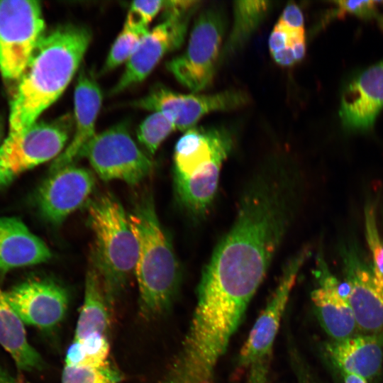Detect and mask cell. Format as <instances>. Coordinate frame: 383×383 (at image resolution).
Listing matches in <instances>:
<instances>
[{
  "instance_id": "cell-1",
  "label": "cell",
  "mask_w": 383,
  "mask_h": 383,
  "mask_svg": "<svg viewBox=\"0 0 383 383\" xmlns=\"http://www.w3.org/2000/svg\"><path fill=\"white\" fill-rule=\"evenodd\" d=\"M91 38L89 29L70 23L44 33L18 80L8 135L24 131L61 96L79 67Z\"/></svg>"
},
{
  "instance_id": "cell-2",
  "label": "cell",
  "mask_w": 383,
  "mask_h": 383,
  "mask_svg": "<svg viewBox=\"0 0 383 383\" xmlns=\"http://www.w3.org/2000/svg\"><path fill=\"white\" fill-rule=\"evenodd\" d=\"M129 220L138 243L135 274L141 309L148 316L158 315L176 296L180 279L177 260L150 196L137 204Z\"/></svg>"
},
{
  "instance_id": "cell-3",
  "label": "cell",
  "mask_w": 383,
  "mask_h": 383,
  "mask_svg": "<svg viewBox=\"0 0 383 383\" xmlns=\"http://www.w3.org/2000/svg\"><path fill=\"white\" fill-rule=\"evenodd\" d=\"M233 144L228 131L192 128L178 140L174 153L179 198L196 216L205 214L217 192L220 172Z\"/></svg>"
},
{
  "instance_id": "cell-4",
  "label": "cell",
  "mask_w": 383,
  "mask_h": 383,
  "mask_svg": "<svg viewBox=\"0 0 383 383\" xmlns=\"http://www.w3.org/2000/svg\"><path fill=\"white\" fill-rule=\"evenodd\" d=\"M87 211L95 243L92 263L111 303L135 273L138 243L129 216L112 194L91 200Z\"/></svg>"
},
{
  "instance_id": "cell-5",
  "label": "cell",
  "mask_w": 383,
  "mask_h": 383,
  "mask_svg": "<svg viewBox=\"0 0 383 383\" xmlns=\"http://www.w3.org/2000/svg\"><path fill=\"white\" fill-rule=\"evenodd\" d=\"M226 21L218 6L204 9L196 18L184 52L167 64V69L184 87L193 93L205 89L212 82Z\"/></svg>"
},
{
  "instance_id": "cell-6",
  "label": "cell",
  "mask_w": 383,
  "mask_h": 383,
  "mask_svg": "<svg viewBox=\"0 0 383 383\" xmlns=\"http://www.w3.org/2000/svg\"><path fill=\"white\" fill-rule=\"evenodd\" d=\"M70 115L55 121H36L16 135H8L0 146V187L21 173L57 157L74 131Z\"/></svg>"
},
{
  "instance_id": "cell-7",
  "label": "cell",
  "mask_w": 383,
  "mask_h": 383,
  "mask_svg": "<svg viewBox=\"0 0 383 383\" xmlns=\"http://www.w3.org/2000/svg\"><path fill=\"white\" fill-rule=\"evenodd\" d=\"M197 1H165L162 21L143 36L111 91L116 94L144 80L167 52L182 44Z\"/></svg>"
},
{
  "instance_id": "cell-8",
  "label": "cell",
  "mask_w": 383,
  "mask_h": 383,
  "mask_svg": "<svg viewBox=\"0 0 383 383\" xmlns=\"http://www.w3.org/2000/svg\"><path fill=\"white\" fill-rule=\"evenodd\" d=\"M41 5L35 0H0V71L18 81L44 35Z\"/></svg>"
},
{
  "instance_id": "cell-9",
  "label": "cell",
  "mask_w": 383,
  "mask_h": 383,
  "mask_svg": "<svg viewBox=\"0 0 383 383\" xmlns=\"http://www.w3.org/2000/svg\"><path fill=\"white\" fill-rule=\"evenodd\" d=\"M79 157H85L102 180L118 179L130 185L143 181L153 166L124 124L96 133L84 146Z\"/></svg>"
},
{
  "instance_id": "cell-10",
  "label": "cell",
  "mask_w": 383,
  "mask_h": 383,
  "mask_svg": "<svg viewBox=\"0 0 383 383\" xmlns=\"http://www.w3.org/2000/svg\"><path fill=\"white\" fill-rule=\"evenodd\" d=\"M311 249L304 247L284 267L281 278L264 309L255 321L238 357L240 370L249 369L260 360L271 357L274 342L298 274Z\"/></svg>"
},
{
  "instance_id": "cell-11",
  "label": "cell",
  "mask_w": 383,
  "mask_h": 383,
  "mask_svg": "<svg viewBox=\"0 0 383 383\" xmlns=\"http://www.w3.org/2000/svg\"><path fill=\"white\" fill-rule=\"evenodd\" d=\"M248 101V95L240 90L230 89L211 94H180L157 86L132 104L152 112L166 113L172 119L176 129L185 132L208 113L240 108Z\"/></svg>"
},
{
  "instance_id": "cell-12",
  "label": "cell",
  "mask_w": 383,
  "mask_h": 383,
  "mask_svg": "<svg viewBox=\"0 0 383 383\" xmlns=\"http://www.w3.org/2000/svg\"><path fill=\"white\" fill-rule=\"evenodd\" d=\"M340 255L357 330L363 334L383 333V295L373 282L371 266L355 244L343 245Z\"/></svg>"
},
{
  "instance_id": "cell-13",
  "label": "cell",
  "mask_w": 383,
  "mask_h": 383,
  "mask_svg": "<svg viewBox=\"0 0 383 383\" xmlns=\"http://www.w3.org/2000/svg\"><path fill=\"white\" fill-rule=\"evenodd\" d=\"M5 294L23 323L42 330H50L57 326L68 308L67 289L50 279H28Z\"/></svg>"
},
{
  "instance_id": "cell-14",
  "label": "cell",
  "mask_w": 383,
  "mask_h": 383,
  "mask_svg": "<svg viewBox=\"0 0 383 383\" xmlns=\"http://www.w3.org/2000/svg\"><path fill=\"white\" fill-rule=\"evenodd\" d=\"M95 183L93 172L85 167L70 165L50 171L37 196L43 216L52 224H60L87 201Z\"/></svg>"
},
{
  "instance_id": "cell-15",
  "label": "cell",
  "mask_w": 383,
  "mask_h": 383,
  "mask_svg": "<svg viewBox=\"0 0 383 383\" xmlns=\"http://www.w3.org/2000/svg\"><path fill=\"white\" fill-rule=\"evenodd\" d=\"M383 107V60L353 75L340 96V117L345 129H371Z\"/></svg>"
},
{
  "instance_id": "cell-16",
  "label": "cell",
  "mask_w": 383,
  "mask_h": 383,
  "mask_svg": "<svg viewBox=\"0 0 383 383\" xmlns=\"http://www.w3.org/2000/svg\"><path fill=\"white\" fill-rule=\"evenodd\" d=\"M318 286L311 294L320 323L333 341L355 335L357 323L348 300L342 296L344 284L331 273L321 253L316 258Z\"/></svg>"
},
{
  "instance_id": "cell-17",
  "label": "cell",
  "mask_w": 383,
  "mask_h": 383,
  "mask_svg": "<svg viewBox=\"0 0 383 383\" xmlns=\"http://www.w3.org/2000/svg\"><path fill=\"white\" fill-rule=\"evenodd\" d=\"M101 101V91L94 75L82 69L74 92V129L72 138L54 161L50 171L72 165L79 158L84 146L96 135V121Z\"/></svg>"
},
{
  "instance_id": "cell-18",
  "label": "cell",
  "mask_w": 383,
  "mask_h": 383,
  "mask_svg": "<svg viewBox=\"0 0 383 383\" xmlns=\"http://www.w3.org/2000/svg\"><path fill=\"white\" fill-rule=\"evenodd\" d=\"M326 352L340 370L367 379L376 377L383 362V333L355 335L340 341H331Z\"/></svg>"
},
{
  "instance_id": "cell-19",
  "label": "cell",
  "mask_w": 383,
  "mask_h": 383,
  "mask_svg": "<svg viewBox=\"0 0 383 383\" xmlns=\"http://www.w3.org/2000/svg\"><path fill=\"white\" fill-rule=\"evenodd\" d=\"M47 245L19 219L0 218V274L49 260Z\"/></svg>"
},
{
  "instance_id": "cell-20",
  "label": "cell",
  "mask_w": 383,
  "mask_h": 383,
  "mask_svg": "<svg viewBox=\"0 0 383 383\" xmlns=\"http://www.w3.org/2000/svg\"><path fill=\"white\" fill-rule=\"evenodd\" d=\"M0 345L10 354L19 370L30 372L42 369V357L29 343L24 323L10 306L1 288Z\"/></svg>"
},
{
  "instance_id": "cell-21",
  "label": "cell",
  "mask_w": 383,
  "mask_h": 383,
  "mask_svg": "<svg viewBox=\"0 0 383 383\" xmlns=\"http://www.w3.org/2000/svg\"><path fill=\"white\" fill-rule=\"evenodd\" d=\"M100 277L93 263L87 273L84 301L77 321L74 340L104 334L110 324L109 306Z\"/></svg>"
},
{
  "instance_id": "cell-22",
  "label": "cell",
  "mask_w": 383,
  "mask_h": 383,
  "mask_svg": "<svg viewBox=\"0 0 383 383\" xmlns=\"http://www.w3.org/2000/svg\"><path fill=\"white\" fill-rule=\"evenodd\" d=\"M270 9L266 1H238L233 5V21L221 57H228L245 45Z\"/></svg>"
},
{
  "instance_id": "cell-23",
  "label": "cell",
  "mask_w": 383,
  "mask_h": 383,
  "mask_svg": "<svg viewBox=\"0 0 383 383\" xmlns=\"http://www.w3.org/2000/svg\"><path fill=\"white\" fill-rule=\"evenodd\" d=\"M148 30V26L129 11L123 28L108 54L101 73L110 72L126 62Z\"/></svg>"
},
{
  "instance_id": "cell-24",
  "label": "cell",
  "mask_w": 383,
  "mask_h": 383,
  "mask_svg": "<svg viewBox=\"0 0 383 383\" xmlns=\"http://www.w3.org/2000/svg\"><path fill=\"white\" fill-rule=\"evenodd\" d=\"M109 342L104 334L96 333L73 340L65 355V365L97 368L109 363Z\"/></svg>"
},
{
  "instance_id": "cell-25",
  "label": "cell",
  "mask_w": 383,
  "mask_h": 383,
  "mask_svg": "<svg viewBox=\"0 0 383 383\" xmlns=\"http://www.w3.org/2000/svg\"><path fill=\"white\" fill-rule=\"evenodd\" d=\"M364 218L365 238L372 255V280L383 294V238L377 227L375 205L372 201L365 205Z\"/></svg>"
},
{
  "instance_id": "cell-26",
  "label": "cell",
  "mask_w": 383,
  "mask_h": 383,
  "mask_svg": "<svg viewBox=\"0 0 383 383\" xmlns=\"http://www.w3.org/2000/svg\"><path fill=\"white\" fill-rule=\"evenodd\" d=\"M170 116L162 112H152L139 125L137 138L150 155H154L165 138L175 130Z\"/></svg>"
},
{
  "instance_id": "cell-27",
  "label": "cell",
  "mask_w": 383,
  "mask_h": 383,
  "mask_svg": "<svg viewBox=\"0 0 383 383\" xmlns=\"http://www.w3.org/2000/svg\"><path fill=\"white\" fill-rule=\"evenodd\" d=\"M121 374L109 363L91 368L65 365L61 383H118Z\"/></svg>"
},
{
  "instance_id": "cell-28",
  "label": "cell",
  "mask_w": 383,
  "mask_h": 383,
  "mask_svg": "<svg viewBox=\"0 0 383 383\" xmlns=\"http://www.w3.org/2000/svg\"><path fill=\"white\" fill-rule=\"evenodd\" d=\"M377 1H334L335 8L332 16L340 18L346 15H354L365 20L377 19L381 16Z\"/></svg>"
},
{
  "instance_id": "cell-29",
  "label": "cell",
  "mask_w": 383,
  "mask_h": 383,
  "mask_svg": "<svg viewBox=\"0 0 383 383\" xmlns=\"http://www.w3.org/2000/svg\"><path fill=\"white\" fill-rule=\"evenodd\" d=\"M276 24L287 33L289 43L295 39L305 38L302 11L293 2L286 6Z\"/></svg>"
},
{
  "instance_id": "cell-30",
  "label": "cell",
  "mask_w": 383,
  "mask_h": 383,
  "mask_svg": "<svg viewBox=\"0 0 383 383\" xmlns=\"http://www.w3.org/2000/svg\"><path fill=\"white\" fill-rule=\"evenodd\" d=\"M165 1H135L130 5L129 11L148 26L157 13L164 9Z\"/></svg>"
},
{
  "instance_id": "cell-31",
  "label": "cell",
  "mask_w": 383,
  "mask_h": 383,
  "mask_svg": "<svg viewBox=\"0 0 383 383\" xmlns=\"http://www.w3.org/2000/svg\"><path fill=\"white\" fill-rule=\"evenodd\" d=\"M270 357L260 360L250 366L247 383H267Z\"/></svg>"
},
{
  "instance_id": "cell-32",
  "label": "cell",
  "mask_w": 383,
  "mask_h": 383,
  "mask_svg": "<svg viewBox=\"0 0 383 383\" xmlns=\"http://www.w3.org/2000/svg\"><path fill=\"white\" fill-rule=\"evenodd\" d=\"M289 45L287 33L276 24L269 38V48L271 55L283 50Z\"/></svg>"
},
{
  "instance_id": "cell-33",
  "label": "cell",
  "mask_w": 383,
  "mask_h": 383,
  "mask_svg": "<svg viewBox=\"0 0 383 383\" xmlns=\"http://www.w3.org/2000/svg\"><path fill=\"white\" fill-rule=\"evenodd\" d=\"M275 62L283 67H289L296 62L293 51L289 45L272 54Z\"/></svg>"
},
{
  "instance_id": "cell-34",
  "label": "cell",
  "mask_w": 383,
  "mask_h": 383,
  "mask_svg": "<svg viewBox=\"0 0 383 383\" xmlns=\"http://www.w3.org/2000/svg\"><path fill=\"white\" fill-rule=\"evenodd\" d=\"M294 55L296 62L301 60L306 52L305 38H301L291 41L289 43Z\"/></svg>"
},
{
  "instance_id": "cell-35",
  "label": "cell",
  "mask_w": 383,
  "mask_h": 383,
  "mask_svg": "<svg viewBox=\"0 0 383 383\" xmlns=\"http://www.w3.org/2000/svg\"><path fill=\"white\" fill-rule=\"evenodd\" d=\"M344 383H368L367 380L356 374L340 370Z\"/></svg>"
},
{
  "instance_id": "cell-36",
  "label": "cell",
  "mask_w": 383,
  "mask_h": 383,
  "mask_svg": "<svg viewBox=\"0 0 383 383\" xmlns=\"http://www.w3.org/2000/svg\"><path fill=\"white\" fill-rule=\"evenodd\" d=\"M0 383H19L12 375L0 367Z\"/></svg>"
},
{
  "instance_id": "cell-37",
  "label": "cell",
  "mask_w": 383,
  "mask_h": 383,
  "mask_svg": "<svg viewBox=\"0 0 383 383\" xmlns=\"http://www.w3.org/2000/svg\"><path fill=\"white\" fill-rule=\"evenodd\" d=\"M1 135H2V126H1V123L0 122V140H1Z\"/></svg>"
}]
</instances>
